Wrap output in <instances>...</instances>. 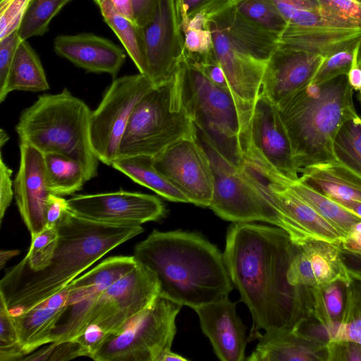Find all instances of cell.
<instances>
[{"mask_svg":"<svg viewBox=\"0 0 361 361\" xmlns=\"http://www.w3.org/2000/svg\"><path fill=\"white\" fill-rule=\"evenodd\" d=\"M198 139L207 153L214 173L213 195L209 207L226 221H264L281 228L279 214L252 181L245 164L242 167L235 166L211 143Z\"/></svg>","mask_w":361,"mask_h":361,"instance_id":"9","label":"cell"},{"mask_svg":"<svg viewBox=\"0 0 361 361\" xmlns=\"http://www.w3.org/2000/svg\"><path fill=\"white\" fill-rule=\"evenodd\" d=\"M347 75L311 82L277 107L288 133L295 164L301 169L337 161L335 137L341 126L357 117Z\"/></svg>","mask_w":361,"mask_h":361,"instance_id":"4","label":"cell"},{"mask_svg":"<svg viewBox=\"0 0 361 361\" xmlns=\"http://www.w3.org/2000/svg\"><path fill=\"white\" fill-rule=\"evenodd\" d=\"M155 87L139 73L114 78L90 117V140L97 157L111 166L132 111L140 99Z\"/></svg>","mask_w":361,"mask_h":361,"instance_id":"10","label":"cell"},{"mask_svg":"<svg viewBox=\"0 0 361 361\" xmlns=\"http://www.w3.org/2000/svg\"><path fill=\"white\" fill-rule=\"evenodd\" d=\"M202 330L222 361L245 360L246 326L236 313V304L228 296L193 309Z\"/></svg>","mask_w":361,"mask_h":361,"instance_id":"21","label":"cell"},{"mask_svg":"<svg viewBox=\"0 0 361 361\" xmlns=\"http://www.w3.org/2000/svg\"><path fill=\"white\" fill-rule=\"evenodd\" d=\"M56 228L57 245L44 269L35 271L20 261L1 279L0 296L13 315L54 295L111 250L144 231L141 225L88 221L70 210Z\"/></svg>","mask_w":361,"mask_h":361,"instance_id":"2","label":"cell"},{"mask_svg":"<svg viewBox=\"0 0 361 361\" xmlns=\"http://www.w3.org/2000/svg\"><path fill=\"white\" fill-rule=\"evenodd\" d=\"M154 166L188 199L209 207L214 173L207 153L198 137L180 139L152 157Z\"/></svg>","mask_w":361,"mask_h":361,"instance_id":"13","label":"cell"},{"mask_svg":"<svg viewBox=\"0 0 361 361\" xmlns=\"http://www.w3.org/2000/svg\"><path fill=\"white\" fill-rule=\"evenodd\" d=\"M322 10L352 29H361V2L355 0H319Z\"/></svg>","mask_w":361,"mask_h":361,"instance_id":"41","label":"cell"},{"mask_svg":"<svg viewBox=\"0 0 361 361\" xmlns=\"http://www.w3.org/2000/svg\"><path fill=\"white\" fill-rule=\"evenodd\" d=\"M30 0H1L0 39L18 30Z\"/></svg>","mask_w":361,"mask_h":361,"instance_id":"42","label":"cell"},{"mask_svg":"<svg viewBox=\"0 0 361 361\" xmlns=\"http://www.w3.org/2000/svg\"><path fill=\"white\" fill-rule=\"evenodd\" d=\"M21 40L18 30L0 39V97L4 93L14 56Z\"/></svg>","mask_w":361,"mask_h":361,"instance_id":"45","label":"cell"},{"mask_svg":"<svg viewBox=\"0 0 361 361\" xmlns=\"http://www.w3.org/2000/svg\"><path fill=\"white\" fill-rule=\"evenodd\" d=\"M159 294L154 273L137 262L131 271L99 295L87 314L84 330L96 324L107 334L114 333L148 307Z\"/></svg>","mask_w":361,"mask_h":361,"instance_id":"11","label":"cell"},{"mask_svg":"<svg viewBox=\"0 0 361 361\" xmlns=\"http://www.w3.org/2000/svg\"><path fill=\"white\" fill-rule=\"evenodd\" d=\"M20 163L13 182L16 203L31 236L46 226V210L51 194L47 179L43 154L20 141Z\"/></svg>","mask_w":361,"mask_h":361,"instance_id":"18","label":"cell"},{"mask_svg":"<svg viewBox=\"0 0 361 361\" xmlns=\"http://www.w3.org/2000/svg\"><path fill=\"white\" fill-rule=\"evenodd\" d=\"M324 305L328 314L334 320H338L343 310L341 289L337 283L329 285L323 289Z\"/></svg>","mask_w":361,"mask_h":361,"instance_id":"51","label":"cell"},{"mask_svg":"<svg viewBox=\"0 0 361 361\" xmlns=\"http://www.w3.org/2000/svg\"><path fill=\"white\" fill-rule=\"evenodd\" d=\"M246 141L255 146L279 172L292 180L300 178L290 141L277 106L259 93Z\"/></svg>","mask_w":361,"mask_h":361,"instance_id":"19","label":"cell"},{"mask_svg":"<svg viewBox=\"0 0 361 361\" xmlns=\"http://www.w3.org/2000/svg\"><path fill=\"white\" fill-rule=\"evenodd\" d=\"M9 137L4 129L0 130V147L2 149L3 146L7 142Z\"/></svg>","mask_w":361,"mask_h":361,"instance_id":"58","label":"cell"},{"mask_svg":"<svg viewBox=\"0 0 361 361\" xmlns=\"http://www.w3.org/2000/svg\"><path fill=\"white\" fill-rule=\"evenodd\" d=\"M154 273L160 295L192 309L228 296L233 286L223 254L199 233L153 231L134 247Z\"/></svg>","mask_w":361,"mask_h":361,"instance_id":"3","label":"cell"},{"mask_svg":"<svg viewBox=\"0 0 361 361\" xmlns=\"http://www.w3.org/2000/svg\"><path fill=\"white\" fill-rule=\"evenodd\" d=\"M49 89L46 73L37 54L27 40L22 39L16 49L0 102L13 91L43 92Z\"/></svg>","mask_w":361,"mask_h":361,"instance_id":"29","label":"cell"},{"mask_svg":"<svg viewBox=\"0 0 361 361\" xmlns=\"http://www.w3.org/2000/svg\"><path fill=\"white\" fill-rule=\"evenodd\" d=\"M357 42L325 57L312 82L321 84L341 75H347L354 62Z\"/></svg>","mask_w":361,"mask_h":361,"instance_id":"40","label":"cell"},{"mask_svg":"<svg viewBox=\"0 0 361 361\" xmlns=\"http://www.w3.org/2000/svg\"><path fill=\"white\" fill-rule=\"evenodd\" d=\"M324 58L277 42L267 63L260 94L278 106L312 82Z\"/></svg>","mask_w":361,"mask_h":361,"instance_id":"17","label":"cell"},{"mask_svg":"<svg viewBox=\"0 0 361 361\" xmlns=\"http://www.w3.org/2000/svg\"><path fill=\"white\" fill-rule=\"evenodd\" d=\"M337 161L361 176V116L346 121L334 142Z\"/></svg>","mask_w":361,"mask_h":361,"instance_id":"35","label":"cell"},{"mask_svg":"<svg viewBox=\"0 0 361 361\" xmlns=\"http://www.w3.org/2000/svg\"><path fill=\"white\" fill-rule=\"evenodd\" d=\"M12 170L4 161L2 153L0 158V221L3 220L4 214L10 206L14 195L13 181L11 179Z\"/></svg>","mask_w":361,"mask_h":361,"instance_id":"47","label":"cell"},{"mask_svg":"<svg viewBox=\"0 0 361 361\" xmlns=\"http://www.w3.org/2000/svg\"><path fill=\"white\" fill-rule=\"evenodd\" d=\"M51 343L22 360H68L84 356L82 347L75 340Z\"/></svg>","mask_w":361,"mask_h":361,"instance_id":"43","label":"cell"},{"mask_svg":"<svg viewBox=\"0 0 361 361\" xmlns=\"http://www.w3.org/2000/svg\"><path fill=\"white\" fill-rule=\"evenodd\" d=\"M68 210L67 200L62 196L51 194L47 202L45 227L56 228Z\"/></svg>","mask_w":361,"mask_h":361,"instance_id":"49","label":"cell"},{"mask_svg":"<svg viewBox=\"0 0 361 361\" xmlns=\"http://www.w3.org/2000/svg\"><path fill=\"white\" fill-rule=\"evenodd\" d=\"M349 272L350 275L354 280L361 283V269H354L349 268Z\"/></svg>","mask_w":361,"mask_h":361,"instance_id":"57","label":"cell"},{"mask_svg":"<svg viewBox=\"0 0 361 361\" xmlns=\"http://www.w3.org/2000/svg\"><path fill=\"white\" fill-rule=\"evenodd\" d=\"M73 0H30L18 29L21 39L44 35L51 20Z\"/></svg>","mask_w":361,"mask_h":361,"instance_id":"34","label":"cell"},{"mask_svg":"<svg viewBox=\"0 0 361 361\" xmlns=\"http://www.w3.org/2000/svg\"><path fill=\"white\" fill-rule=\"evenodd\" d=\"M327 361H361V344L349 341H327Z\"/></svg>","mask_w":361,"mask_h":361,"instance_id":"46","label":"cell"},{"mask_svg":"<svg viewBox=\"0 0 361 361\" xmlns=\"http://www.w3.org/2000/svg\"><path fill=\"white\" fill-rule=\"evenodd\" d=\"M57 240V228L45 227L37 234L31 236L30 247L21 261L33 271L44 269L51 261Z\"/></svg>","mask_w":361,"mask_h":361,"instance_id":"38","label":"cell"},{"mask_svg":"<svg viewBox=\"0 0 361 361\" xmlns=\"http://www.w3.org/2000/svg\"><path fill=\"white\" fill-rule=\"evenodd\" d=\"M178 77L181 99L197 136L235 166H243L241 121L231 91L214 83L185 55Z\"/></svg>","mask_w":361,"mask_h":361,"instance_id":"6","label":"cell"},{"mask_svg":"<svg viewBox=\"0 0 361 361\" xmlns=\"http://www.w3.org/2000/svg\"><path fill=\"white\" fill-rule=\"evenodd\" d=\"M340 249L342 252L361 258V221L353 224L342 238Z\"/></svg>","mask_w":361,"mask_h":361,"instance_id":"52","label":"cell"},{"mask_svg":"<svg viewBox=\"0 0 361 361\" xmlns=\"http://www.w3.org/2000/svg\"><path fill=\"white\" fill-rule=\"evenodd\" d=\"M300 179L338 203L361 202V176L338 161L301 169Z\"/></svg>","mask_w":361,"mask_h":361,"instance_id":"25","label":"cell"},{"mask_svg":"<svg viewBox=\"0 0 361 361\" xmlns=\"http://www.w3.org/2000/svg\"><path fill=\"white\" fill-rule=\"evenodd\" d=\"M108 25L115 32L139 73L145 75L146 66L141 28L121 15L109 0H94Z\"/></svg>","mask_w":361,"mask_h":361,"instance_id":"33","label":"cell"},{"mask_svg":"<svg viewBox=\"0 0 361 361\" xmlns=\"http://www.w3.org/2000/svg\"><path fill=\"white\" fill-rule=\"evenodd\" d=\"M345 288V302L340 318L319 325L314 331L316 337L326 342L349 341L361 344V283L354 280Z\"/></svg>","mask_w":361,"mask_h":361,"instance_id":"30","label":"cell"},{"mask_svg":"<svg viewBox=\"0 0 361 361\" xmlns=\"http://www.w3.org/2000/svg\"><path fill=\"white\" fill-rule=\"evenodd\" d=\"M299 246L279 227L234 222L228 229L224 262L240 300L249 308L252 328L293 329L305 317L306 288L293 286L287 271Z\"/></svg>","mask_w":361,"mask_h":361,"instance_id":"1","label":"cell"},{"mask_svg":"<svg viewBox=\"0 0 361 361\" xmlns=\"http://www.w3.org/2000/svg\"><path fill=\"white\" fill-rule=\"evenodd\" d=\"M287 23L293 27L351 29L326 14L319 0H271Z\"/></svg>","mask_w":361,"mask_h":361,"instance_id":"32","label":"cell"},{"mask_svg":"<svg viewBox=\"0 0 361 361\" xmlns=\"http://www.w3.org/2000/svg\"><path fill=\"white\" fill-rule=\"evenodd\" d=\"M209 20L213 49L240 113L243 140L247 135L267 63L254 58L213 20Z\"/></svg>","mask_w":361,"mask_h":361,"instance_id":"14","label":"cell"},{"mask_svg":"<svg viewBox=\"0 0 361 361\" xmlns=\"http://www.w3.org/2000/svg\"><path fill=\"white\" fill-rule=\"evenodd\" d=\"M92 111L64 88L57 94H44L24 109L16 126L20 141L42 154L59 153L77 160L87 180L97 176L99 160L90 140Z\"/></svg>","mask_w":361,"mask_h":361,"instance_id":"5","label":"cell"},{"mask_svg":"<svg viewBox=\"0 0 361 361\" xmlns=\"http://www.w3.org/2000/svg\"><path fill=\"white\" fill-rule=\"evenodd\" d=\"M145 75L155 86L171 81L185 55L174 0H161L151 22L141 28Z\"/></svg>","mask_w":361,"mask_h":361,"instance_id":"15","label":"cell"},{"mask_svg":"<svg viewBox=\"0 0 361 361\" xmlns=\"http://www.w3.org/2000/svg\"><path fill=\"white\" fill-rule=\"evenodd\" d=\"M161 0H131L135 24L143 28L153 19Z\"/></svg>","mask_w":361,"mask_h":361,"instance_id":"50","label":"cell"},{"mask_svg":"<svg viewBox=\"0 0 361 361\" xmlns=\"http://www.w3.org/2000/svg\"><path fill=\"white\" fill-rule=\"evenodd\" d=\"M339 204L361 218V202H346Z\"/></svg>","mask_w":361,"mask_h":361,"instance_id":"55","label":"cell"},{"mask_svg":"<svg viewBox=\"0 0 361 361\" xmlns=\"http://www.w3.org/2000/svg\"><path fill=\"white\" fill-rule=\"evenodd\" d=\"M353 64L361 68V37L357 42L355 47ZM359 101L361 103V99Z\"/></svg>","mask_w":361,"mask_h":361,"instance_id":"56","label":"cell"},{"mask_svg":"<svg viewBox=\"0 0 361 361\" xmlns=\"http://www.w3.org/2000/svg\"><path fill=\"white\" fill-rule=\"evenodd\" d=\"M136 264L134 256L110 257L68 283V306L51 334L50 343L71 341L79 336L99 295Z\"/></svg>","mask_w":361,"mask_h":361,"instance_id":"12","label":"cell"},{"mask_svg":"<svg viewBox=\"0 0 361 361\" xmlns=\"http://www.w3.org/2000/svg\"><path fill=\"white\" fill-rule=\"evenodd\" d=\"M43 157L51 194L62 197L74 194L87 181L84 169L77 160L53 152L43 154Z\"/></svg>","mask_w":361,"mask_h":361,"instance_id":"31","label":"cell"},{"mask_svg":"<svg viewBox=\"0 0 361 361\" xmlns=\"http://www.w3.org/2000/svg\"><path fill=\"white\" fill-rule=\"evenodd\" d=\"M24 356L13 316L0 296V360H22Z\"/></svg>","mask_w":361,"mask_h":361,"instance_id":"37","label":"cell"},{"mask_svg":"<svg viewBox=\"0 0 361 361\" xmlns=\"http://www.w3.org/2000/svg\"><path fill=\"white\" fill-rule=\"evenodd\" d=\"M185 51L203 54L213 48L209 15L202 12L191 18L183 30Z\"/></svg>","mask_w":361,"mask_h":361,"instance_id":"39","label":"cell"},{"mask_svg":"<svg viewBox=\"0 0 361 361\" xmlns=\"http://www.w3.org/2000/svg\"><path fill=\"white\" fill-rule=\"evenodd\" d=\"M259 343L248 361L326 360V342L289 328L258 333Z\"/></svg>","mask_w":361,"mask_h":361,"instance_id":"23","label":"cell"},{"mask_svg":"<svg viewBox=\"0 0 361 361\" xmlns=\"http://www.w3.org/2000/svg\"><path fill=\"white\" fill-rule=\"evenodd\" d=\"M69 294L68 284L46 300L13 315L26 356L50 343L51 334L68 306Z\"/></svg>","mask_w":361,"mask_h":361,"instance_id":"24","label":"cell"},{"mask_svg":"<svg viewBox=\"0 0 361 361\" xmlns=\"http://www.w3.org/2000/svg\"><path fill=\"white\" fill-rule=\"evenodd\" d=\"M238 11L265 30L279 37L287 23L271 0H230Z\"/></svg>","mask_w":361,"mask_h":361,"instance_id":"36","label":"cell"},{"mask_svg":"<svg viewBox=\"0 0 361 361\" xmlns=\"http://www.w3.org/2000/svg\"><path fill=\"white\" fill-rule=\"evenodd\" d=\"M197 137V130L180 96L178 72L154 87L134 107L118 148V157H154L172 143Z\"/></svg>","mask_w":361,"mask_h":361,"instance_id":"7","label":"cell"},{"mask_svg":"<svg viewBox=\"0 0 361 361\" xmlns=\"http://www.w3.org/2000/svg\"><path fill=\"white\" fill-rule=\"evenodd\" d=\"M361 29L293 27L287 26L278 42L326 57L357 42Z\"/></svg>","mask_w":361,"mask_h":361,"instance_id":"27","label":"cell"},{"mask_svg":"<svg viewBox=\"0 0 361 361\" xmlns=\"http://www.w3.org/2000/svg\"><path fill=\"white\" fill-rule=\"evenodd\" d=\"M182 31L195 15L204 12L209 16L221 8L228 0H174Z\"/></svg>","mask_w":361,"mask_h":361,"instance_id":"44","label":"cell"},{"mask_svg":"<svg viewBox=\"0 0 361 361\" xmlns=\"http://www.w3.org/2000/svg\"><path fill=\"white\" fill-rule=\"evenodd\" d=\"M111 166L169 201L189 202L186 196L157 169L153 164L152 157H117Z\"/></svg>","mask_w":361,"mask_h":361,"instance_id":"28","label":"cell"},{"mask_svg":"<svg viewBox=\"0 0 361 361\" xmlns=\"http://www.w3.org/2000/svg\"><path fill=\"white\" fill-rule=\"evenodd\" d=\"M270 173L331 224L343 237L361 218L300 178L292 180L276 169L252 145Z\"/></svg>","mask_w":361,"mask_h":361,"instance_id":"26","label":"cell"},{"mask_svg":"<svg viewBox=\"0 0 361 361\" xmlns=\"http://www.w3.org/2000/svg\"><path fill=\"white\" fill-rule=\"evenodd\" d=\"M187 361L188 360L180 355L175 353L171 350L165 352L159 358V361Z\"/></svg>","mask_w":361,"mask_h":361,"instance_id":"54","label":"cell"},{"mask_svg":"<svg viewBox=\"0 0 361 361\" xmlns=\"http://www.w3.org/2000/svg\"><path fill=\"white\" fill-rule=\"evenodd\" d=\"M107 334L96 324H90L75 339L82 347L84 356L90 357Z\"/></svg>","mask_w":361,"mask_h":361,"instance_id":"48","label":"cell"},{"mask_svg":"<svg viewBox=\"0 0 361 361\" xmlns=\"http://www.w3.org/2000/svg\"><path fill=\"white\" fill-rule=\"evenodd\" d=\"M355 1H360V2H361V0H355Z\"/></svg>","mask_w":361,"mask_h":361,"instance_id":"59","label":"cell"},{"mask_svg":"<svg viewBox=\"0 0 361 361\" xmlns=\"http://www.w3.org/2000/svg\"><path fill=\"white\" fill-rule=\"evenodd\" d=\"M181 307L159 295L148 307L107 334L90 357L97 361H159L171 348Z\"/></svg>","mask_w":361,"mask_h":361,"instance_id":"8","label":"cell"},{"mask_svg":"<svg viewBox=\"0 0 361 361\" xmlns=\"http://www.w3.org/2000/svg\"><path fill=\"white\" fill-rule=\"evenodd\" d=\"M75 215L94 222L115 225H141L157 221L166 208L154 195L120 190L92 195H77L67 200Z\"/></svg>","mask_w":361,"mask_h":361,"instance_id":"16","label":"cell"},{"mask_svg":"<svg viewBox=\"0 0 361 361\" xmlns=\"http://www.w3.org/2000/svg\"><path fill=\"white\" fill-rule=\"evenodd\" d=\"M338 247L322 240L300 246L289 265L288 282L293 286L322 290L333 283L349 286L354 279Z\"/></svg>","mask_w":361,"mask_h":361,"instance_id":"20","label":"cell"},{"mask_svg":"<svg viewBox=\"0 0 361 361\" xmlns=\"http://www.w3.org/2000/svg\"><path fill=\"white\" fill-rule=\"evenodd\" d=\"M19 254L16 250H1L0 252V267L2 269L6 263L13 257Z\"/></svg>","mask_w":361,"mask_h":361,"instance_id":"53","label":"cell"},{"mask_svg":"<svg viewBox=\"0 0 361 361\" xmlns=\"http://www.w3.org/2000/svg\"><path fill=\"white\" fill-rule=\"evenodd\" d=\"M54 49L59 56L87 72L105 73L114 78L126 60L123 49L92 33L59 35Z\"/></svg>","mask_w":361,"mask_h":361,"instance_id":"22","label":"cell"}]
</instances>
